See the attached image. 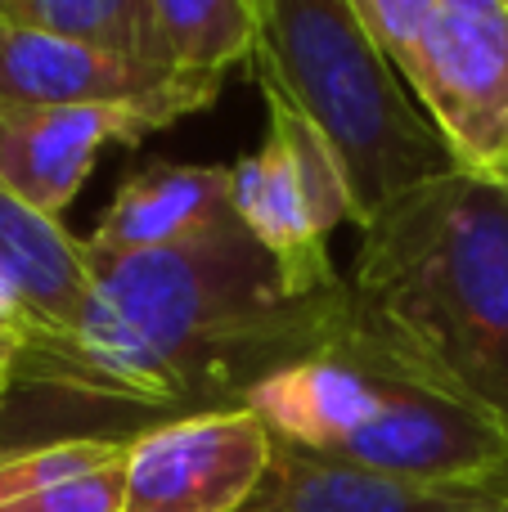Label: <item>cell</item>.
I'll use <instances>...</instances> for the list:
<instances>
[{
	"label": "cell",
	"mask_w": 508,
	"mask_h": 512,
	"mask_svg": "<svg viewBox=\"0 0 508 512\" xmlns=\"http://www.w3.org/2000/svg\"><path fill=\"white\" fill-rule=\"evenodd\" d=\"M18 346H23V337H5V333H0V373H5V378H9V364H14Z\"/></svg>",
	"instance_id": "cell-17"
},
{
	"label": "cell",
	"mask_w": 508,
	"mask_h": 512,
	"mask_svg": "<svg viewBox=\"0 0 508 512\" xmlns=\"http://www.w3.org/2000/svg\"><path fill=\"white\" fill-rule=\"evenodd\" d=\"M0 288L14 297L27 333H59L90 288V243L54 216L27 207L0 176Z\"/></svg>",
	"instance_id": "cell-12"
},
{
	"label": "cell",
	"mask_w": 508,
	"mask_h": 512,
	"mask_svg": "<svg viewBox=\"0 0 508 512\" xmlns=\"http://www.w3.org/2000/svg\"><path fill=\"white\" fill-rule=\"evenodd\" d=\"M351 306L508 432V180L446 171L360 225Z\"/></svg>",
	"instance_id": "cell-2"
},
{
	"label": "cell",
	"mask_w": 508,
	"mask_h": 512,
	"mask_svg": "<svg viewBox=\"0 0 508 512\" xmlns=\"http://www.w3.org/2000/svg\"><path fill=\"white\" fill-rule=\"evenodd\" d=\"M500 512H508V504H504V508H500Z\"/></svg>",
	"instance_id": "cell-22"
},
{
	"label": "cell",
	"mask_w": 508,
	"mask_h": 512,
	"mask_svg": "<svg viewBox=\"0 0 508 512\" xmlns=\"http://www.w3.org/2000/svg\"><path fill=\"white\" fill-rule=\"evenodd\" d=\"M508 481L495 486H423L302 454L275 441V463L243 512H500Z\"/></svg>",
	"instance_id": "cell-10"
},
{
	"label": "cell",
	"mask_w": 508,
	"mask_h": 512,
	"mask_svg": "<svg viewBox=\"0 0 508 512\" xmlns=\"http://www.w3.org/2000/svg\"><path fill=\"white\" fill-rule=\"evenodd\" d=\"M0 333L5 337H27V324L14 315V310H0Z\"/></svg>",
	"instance_id": "cell-18"
},
{
	"label": "cell",
	"mask_w": 508,
	"mask_h": 512,
	"mask_svg": "<svg viewBox=\"0 0 508 512\" xmlns=\"http://www.w3.org/2000/svg\"><path fill=\"white\" fill-rule=\"evenodd\" d=\"M437 9H508V0H437Z\"/></svg>",
	"instance_id": "cell-16"
},
{
	"label": "cell",
	"mask_w": 508,
	"mask_h": 512,
	"mask_svg": "<svg viewBox=\"0 0 508 512\" xmlns=\"http://www.w3.org/2000/svg\"><path fill=\"white\" fill-rule=\"evenodd\" d=\"M356 5L396 72L414 59L423 32H428L432 18H437V0H356Z\"/></svg>",
	"instance_id": "cell-15"
},
{
	"label": "cell",
	"mask_w": 508,
	"mask_h": 512,
	"mask_svg": "<svg viewBox=\"0 0 508 512\" xmlns=\"http://www.w3.org/2000/svg\"><path fill=\"white\" fill-rule=\"evenodd\" d=\"M18 14V0H0V23H14Z\"/></svg>",
	"instance_id": "cell-19"
},
{
	"label": "cell",
	"mask_w": 508,
	"mask_h": 512,
	"mask_svg": "<svg viewBox=\"0 0 508 512\" xmlns=\"http://www.w3.org/2000/svg\"><path fill=\"white\" fill-rule=\"evenodd\" d=\"M0 400H5V373H0Z\"/></svg>",
	"instance_id": "cell-21"
},
{
	"label": "cell",
	"mask_w": 508,
	"mask_h": 512,
	"mask_svg": "<svg viewBox=\"0 0 508 512\" xmlns=\"http://www.w3.org/2000/svg\"><path fill=\"white\" fill-rule=\"evenodd\" d=\"M401 81L459 171L508 180V9H437Z\"/></svg>",
	"instance_id": "cell-6"
},
{
	"label": "cell",
	"mask_w": 508,
	"mask_h": 512,
	"mask_svg": "<svg viewBox=\"0 0 508 512\" xmlns=\"http://www.w3.org/2000/svg\"><path fill=\"white\" fill-rule=\"evenodd\" d=\"M0 310H14V315H18V306H14V297H9V292H5V288H0ZM18 319H23V315H18ZM23 324H27V319H23Z\"/></svg>",
	"instance_id": "cell-20"
},
{
	"label": "cell",
	"mask_w": 508,
	"mask_h": 512,
	"mask_svg": "<svg viewBox=\"0 0 508 512\" xmlns=\"http://www.w3.org/2000/svg\"><path fill=\"white\" fill-rule=\"evenodd\" d=\"M347 324V283L297 297L239 216L171 248H90L77 319L27 333L9 364L0 445L131 441L171 418L239 409L270 373L329 351Z\"/></svg>",
	"instance_id": "cell-1"
},
{
	"label": "cell",
	"mask_w": 508,
	"mask_h": 512,
	"mask_svg": "<svg viewBox=\"0 0 508 512\" xmlns=\"http://www.w3.org/2000/svg\"><path fill=\"white\" fill-rule=\"evenodd\" d=\"M230 203L297 297L342 288L329 239L356 225V194L329 135L284 95H266V140L230 167Z\"/></svg>",
	"instance_id": "cell-5"
},
{
	"label": "cell",
	"mask_w": 508,
	"mask_h": 512,
	"mask_svg": "<svg viewBox=\"0 0 508 512\" xmlns=\"http://www.w3.org/2000/svg\"><path fill=\"white\" fill-rule=\"evenodd\" d=\"M252 9L257 50L243 72L329 135L356 194V230L396 194L459 171L356 0H252Z\"/></svg>",
	"instance_id": "cell-4"
},
{
	"label": "cell",
	"mask_w": 508,
	"mask_h": 512,
	"mask_svg": "<svg viewBox=\"0 0 508 512\" xmlns=\"http://www.w3.org/2000/svg\"><path fill=\"white\" fill-rule=\"evenodd\" d=\"M234 221L230 167L149 158L117 185L108 212L99 216L90 248L99 252H149L189 243L216 225Z\"/></svg>",
	"instance_id": "cell-11"
},
{
	"label": "cell",
	"mask_w": 508,
	"mask_h": 512,
	"mask_svg": "<svg viewBox=\"0 0 508 512\" xmlns=\"http://www.w3.org/2000/svg\"><path fill=\"white\" fill-rule=\"evenodd\" d=\"M248 409L279 445L423 486L508 481V432L378 337L351 306L329 351L270 373Z\"/></svg>",
	"instance_id": "cell-3"
},
{
	"label": "cell",
	"mask_w": 508,
	"mask_h": 512,
	"mask_svg": "<svg viewBox=\"0 0 508 512\" xmlns=\"http://www.w3.org/2000/svg\"><path fill=\"white\" fill-rule=\"evenodd\" d=\"M14 23L41 27V32L68 36V41L95 45L108 54H126L153 68H171L153 36L149 0H18Z\"/></svg>",
	"instance_id": "cell-14"
},
{
	"label": "cell",
	"mask_w": 508,
	"mask_h": 512,
	"mask_svg": "<svg viewBox=\"0 0 508 512\" xmlns=\"http://www.w3.org/2000/svg\"><path fill=\"white\" fill-rule=\"evenodd\" d=\"M221 90L225 77L212 72L153 68L41 27L0 23V113L72 104H158V99H194L212 108Z\"/></svg>",
	"instance_id": "cell-8"
},
{
	"label": "cell",
	"mask_w": 508,
	"mask_h": 512,
	"mask_svg": "<svg viewBox=\"0 0 508 512\" xmlns=\"http://www.w3.org/2000/svg\"><path fill=\"white\" fill-rule=\"evenodd\" d=\"M270 463L275 436L248 405L171 418L126 441L122 512H243Z\"/></svg>",
	"instance_id": "cell-7"
},
{
	"label": "cell",
	"mask_w": 508,
	"mask_h": 512,
	"mask_svg": "<svg viewBox=\"0 0 508 512\" xmlns=\"http://www.w3.org/2000/svg\"><path fill=\"white\" fill-rule=\"evenodd\" d=\"M194 113H207L194 99L0 113V176L27 207L59 221V212L90 180L104 144H140L144 135L167 131Z\"/></svg>",
	"instance_id": "cell-9"
},
{
	"label": "cell",
	"mask_w": 508,
	"mask_h": 512,
	"mask_svg": "<svg viewBox=\"0 0 508 512\" xmlns=\"http://www.w3.org/2000/svg\"><path fill=\"white\" fill-rule=\"evenodd\" d=\"M153 36L162 59L176 72L248 68L257 50V9L252 0H149Z\"/></svg>",
	"instance_id": "cell-13"
}]
</instances>
